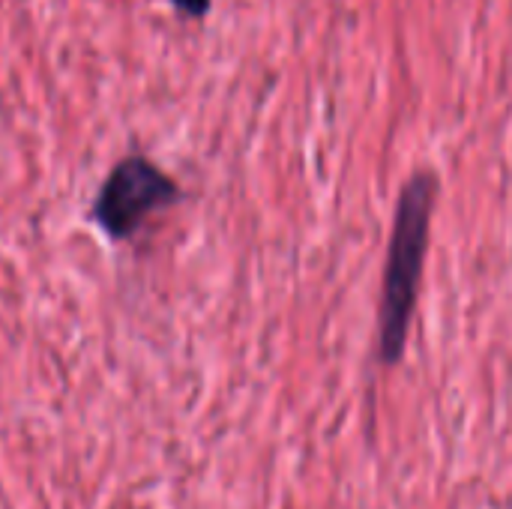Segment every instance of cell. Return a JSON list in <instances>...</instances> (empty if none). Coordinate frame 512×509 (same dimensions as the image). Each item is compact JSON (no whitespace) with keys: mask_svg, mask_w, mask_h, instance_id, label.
I'll use <instances>...</instances> for the list:
<instances>
[{"mask_svg":"<svg viewBox=\"0 0 512 509\" xmlns=\"http://www.w3.org/2000/svg\"><path fill=\"white\" fill-rule=\"evenodd\" d=\"M438 195V180L429 171H417L396 204L393 237L384 270V294H381V360L399 363L408 330L417 306V285L423 276V261L429 249V222Z\"/></svg>","mask_w":512,"mask_h":509,"instance_id":"1","label":"cell"},{"mask_svg":"<svg viewBox=\"0 0 512 509\" xmlns=\"http://www.w3.org/2000/svg\"><path fill=\"white\" fill-rule=\"evenodd\" d=\"M180 186L147 156L120 159L105 177L96 201L93 222L114 240H129L156 210L174 204Z\"/></svg>","mask_w":512,"mask_h":509,"instance_id":"2","label":"cell"},{"mask_svg":"<svg viewBox=\"0 0 512 509\" xmlns=\"http://www.w3.org/2000/svg\"><path fill=\"white\" fill-rule=\"evenodd\" d=\"M171 3H174L177 9H183L186 15H195V18L204 15V12L210 9V0H171Z\"/></svg>","mask_w":512,"mask_h":509,"instance_id":"3","label":"cell"}]
</instances>
